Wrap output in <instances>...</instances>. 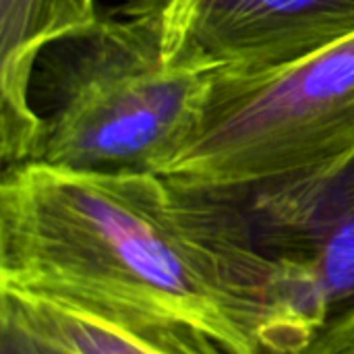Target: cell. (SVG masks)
<instances>
[{"label": "cell", "mask_w": 354, "mask_h": 354, "mask_svg": "<svg viewBox=\"0 0 354 354\" xmlns=\"http://www.w3.org/2000/svg\"><path fill=\"white\" fill-rule=\"evenodd\" d=\"M0 292L172 317L249 354L187 195L160 174L2 168Z\"/></svg>", "instance_id": "obj_1"}, {"label": "cell", "mask_w": 354, "mask_h": 354, "mask_svg": "<svg viewBox=\"0 0 354 354\" xmlns=\"http://www.w3.org/2000/svg\"><path fill=\"white\" fill-rule=\"evenodd\" d=\"M75 41L29 162L166 176L199 124L209 73L178 62L153 25L129 15Z\"/></svg>", "instance_id": "obj_2"}, {"label": "cell", "mask_w": 354, "mask_h": 354, "mask_svg": "<svg viewBox=\"0 0 354 354\" xmlns=\"http://www.w3.org/2000/svg\"><path fill=\"white\" fill-rule=\"evenodd\" d=\"M205 191V189H203ZM261 309V354H332L354 336V158L299 178L209 191Z\"/></svg>", "instance_id": "obj_3"}, {"label": "cell", "mask_w": 354, "mask_h": 354, "mask_svg": "<svg viewBox=\"0 0 354 354\" xmlns=\"http://www.w3.org/2000/svg\"><path fill=\"white\" fill-rule=\"evenodd\" d=\"M354 158V35L255 73H209L199 124L166 178L241 191Z\"/></svg>", "instance_id": "obj_4"}, {"label": "cell", "mask_w": 354, "mask_h": 354, "mask_svg": "<svg viewBox=\"0 0 354 354\" xmlns=\"http://www.w3.org/2000/svg\"><path fill=\"white\" fill-rule=\"evenodd\" d=\"M122 15L203 73L268 71L354 35V0H124Z\"/></svg>", "instance_id": "obj_5"}, {"label": "cell", "mask_w": 354, "mask_h": 354, "mask_svg": "<svg viewBox=\"0 0 354 354\" xmlns=\"http://www.w3.org/2000/svg\"><path fill=\"white\" fill-rule=\"evenodd\" d=\"M102 21L97 0H0V158L2 166L29 162L44 120L33 108V68L58 41L87 35Z\"/></svg>", "instance_id": "obj_6"}, {"label": "cell", "mask_w": 354, "mask_h": 354, "mask_svg": "<svg viewBox=\"0 0 354 354\" xmlns=\"http://www.w3.org/2000/svg\"><path fill=\"white\" fill-rule=\"evenodd\" d=\"M0 299L73 354H232L207 332L172 317L10 292Z\"/></svg>", "instance_id": "obj_7"}, {"label": "cell", "mask_w": 354, "mask_h": 354, "mask_svg": "<svg viewBox=\"0 0 354 354\" xmlns=\"http://www.w3.org/2000/svg\"><path fill=\"white\" fill-rule=\"evenodd\" d=\"M0 354H73L29 326L10 303L0 299Z\"/></svg>", "instance_id": "obj_8"}, {"label": "cell", "mask_w": 354, "mask_h": 354, "mask_svg": "<svg viewBox=\"0 0 354 354\" xmlns=\"http://www.w3.org/2000/svg\"><path fill=\"white\" fill-rule=\"evenodd\" d=\"M332 354H354V336L351 338V340H346L342 346H338V348H336Z\"/></svg>", "instance_id": "obj_9"}]
</instances>
